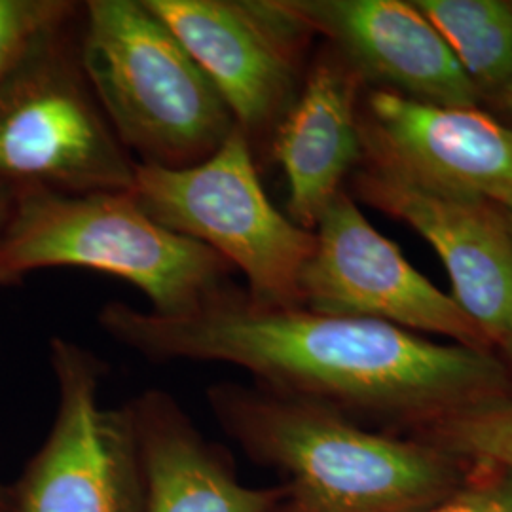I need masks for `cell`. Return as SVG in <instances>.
Instances as JSON below:
<instances>
[{"mask_svg":"<svg viewBox=\"0 0 512 512\" xmlns=\"http://www.w3.org/2000/svg\"><path fill=\"white\" fill-rule=\"evenodd\" d=\"M99 327L148 361L226 363L275 393L342 412L444 416L507 395V368L490 349L435 344L376 319L262 308L230 283L196 310L165 317L109 302Z\"/></svg>","mask_w":512,"mask_h":512,"instance_id":"cell-1","label":"cell"},{"mask_svg":"<svg viewBox=\"0 0 512 512\" xmlns=\"http://www.w3.org/2000/svg\"><path fill=\"white\" fill-rule=\"evenodd\" d=\"M205 397L249 458L287 476L279 512H421L458 494L435 450L366 431L327 404L239 382Z\"/></svg>","mask_w":512,"mask_h":512,"instance_id":"cell-2","label":"cell"},{"mask_svg":"<svg viewBox=\"0 0 512 512\" xmlns=\"http://www.w3.org/2000/svg\"><path fill=\"white\" fill-rule=\"evenodd\" d=\"M46 268L114 275L150 300V311L175 317L196 310L230 285L232 266L192 239L150 219L133 192H14L0 228V287Z\"/></svg>","mask_w":512,"mask_h":512,"instance_id":"cell-3","label":"cell"},{"mask_svg":"<svg viewBox=\"0 0 512 512\" xmlns=\"http://www.w3.org/2000/svg\"><path fill=\"white\" fill-rule=\"evenodd\" d=\"M84 74L137 164H200L238 129L213 82L147 0H88L78 12Z\"/></svg>","mask_w":512,"mask_h":512,"instance_id":"cell-4","label":"cell"},{"mask_svg":"<svg viewBox=\"0 0 512 512\" xmlns=\"http://www.w3.org/2000/svg\"><path fill=\"white\" fill-rule=\"evenodd\" d=\"M78 12L38 33L0 74V184L14 192L133 190L137 160L80 63Z\"/></svg>","mask_w":512,"mask_h":512,"instance_id":"cell-5","label":"cell"},{"mask_svg":"<svg viewBox=\"0 0 512 512\" xmlns=\"http://www.w3.org/2000/svg\"><path fill=\"white\" fill-rule=\"evenodd\" d=\"M131 192L150 219L241 272L253 304L302 308L300 279L313 251V232L270 202L253 145L239 129L200 164H137Z\"/></svg>","mask_w":512,"mask_h":512,"instance_id":"cell-6","label":"cell"},{"mask_svg":"<svg viewBox=\"0 0 512 512\" xmlns=\"http://www.w3.org/2000/svg\"><path fill=\"white\" fill-rule=\"evenodd\" d=\"M52 429L10 486V512H145V478L126 404H101L107 366L73 340L50 342Z\"/></svg>","mask_w":512,"mask_h":512,"instance_id":"cell-7","label":"cell"},{"mask_svg":"<svg viewBox=\"0 0 512 512\" xmlns=\"http://www.w3.org/2000/svg\"><path fill=\"white\" fill-rule=\"evenodd\" d=\"M313 238L300 279L302 308L439 334L467 348H492L452 294L442 293L421 275L401 249L368 222L346 190L317 220Z\"/></svg>","mask_w":512,"mask_h":512,"instance_id":"cell-8","label":"cell"},{"mask_svg":"<svg viewBox=\"0 0 512 512\" xmlns=\"http://www.w3.org/2000/svg\"><path fill=\"white\" fill-rule=\"evenodd\" d=\"M183 42L255 145L300 92L298 61L310 31L283 0H147Z\"/></svg>","mask_w":512,"mask_h":512,"instance_id":"cell-9","label":"cell"},{"mask_svg":"<svg viewBox=\"0 0 512 512\" xmlns=\"http://www.w3.org/2000/svg\"><path fill=\"white\" fill-rule=\"evenodd\" d=\"M359 128L363 167L444 194L494 203L512 196V128L476 107L378 88L359 107Z\"/></svg>","mask_w":512,"mask_h":512,"instance_id":"cell-10","label":"cell"},{"mask_svg":"<svg viewBox=\"0 0 512 512\" xmlns=\"http://www.w3.org/2000/svg\"><path fill=\"white\" fill-rule=\"evenodd\" d=\"M353 198L403 220L429 241L450 275L452 298L490 344L512 342V234L497 203L444 194L382 171H353Z\"/></svg>","mask_w":512,"mask_h":512,"instance_id":"cell-11","label":"cell"},{"mask_svg":"<svg viewBox=\"0 0 512 512\" xmlns=\"http://www.w3.org/2000/svg\"><path fill=\"white\" fill-rule=\"evenodd\" d=\"M310 33L329 38L363 80L421 103L476 107L482 97L435 27L404 0H283Z\"/></svg>","mask_w":512,"mask_h":512,"instance_id":"cell-12","label":"cell"},{"mask_svg":"<svg viewBox=\"0 0 512 512\" xmlns=\"http://www.w3.org/2000/svg\"><path fill=\"white\" fill-rule=\"evenodd\" d=\"M363 78L330 48L306 74L270 148L287 186V217L311 230L363 158L359 90Z\"/></svg>","mask_w":512,"mask_h":512,"instance_id":"cell-13","label":"cell"},{"mask_svg":"<svg viewBox=\"0 0 512 512\" xmlns=\"http://www.w3.org/2000/svg\"><path fill=\"white\" fill-rule=\"evenodd\" d=\"M145 478V512H277L283 488L239 480L224 446L207 439L164 389L126 403Z\"/></svg>","mask_w":512,"mask_h":512,"instance_id":"cell-14","label":"cell"},{"mask_svg":"<svg viewBox=\"0 0 512 512\" xmlns=\"http://www.w3.org/2000/svg\"><path fill=\"white\" fill-rule=\"evenodd\" d=\"M480 95L512 80V6L503 0H412Z\"/></svg>","mask_w":512,"mask_h":512,"instance_id":"cell-15","label":"cell"},{"mask_svg":"<svg viewBox=\"0 0 512 512\" xmlns=\"http://www.w3.org/2000/svg\"><path fill=\"white\" fill-rule=\"evenodd\" d=\"M439 420L440 439L450 450L512 473V399L507 395L459 408Z\"/></svg>","mask_w":512,"mask_h":512,"instance_id":"cell-16","label":"cell"},{"mask_svg":"<svg viewBox=\"0 0 512 512\" xmlns=\"http://www.w3.org/2000/svg\"><path fill=\"white\" fill-rule=\"evenodd\" d=\"M76 8L69 0H0V74L38 33Z\"/></svg>","mask_w":512,"mask_h":512,"instance_id":"cell-17","label":"cell"},{"mask_svg":"<svg viewBox=\"0 0 512 512\" xmlns=\"http://www.w3.org/2000/svg\"><path fill=\"white\" fill-rule=\"evenodd\" d=\"M421 512H512V473L458 492Z\"/></svg>","mask_w":512,"mask_h":512,"instance_id":"cell-18","label":"cell"},{"mask_svg":"<svg viewBox=\"0 0 512 512\" xmlns=\"http://www.w3.org/2000/svg\"><path fill=\"white\" fill-rule=\"evenodd\" d=\"M494 99L499 110L512 122V80L501 92L495 93Z\"/></svg>","mask_w":512,"mask_h":512,"instance_id":"cell-19","label":"cell"},{"mask_svg":"<svg viewBox=\"0 0 512 512\" xmlns=\"http://www.w3.org/2000/svg\"><path fill=\"white\" fill-rule=\"evenodd\" d=\"M12 200H14V190H10L8 186L0 184V228H2L4 220L8 217V211L12 207Z\"/></svg>","mask_w":512,"mask_h":512,"instance_id":"cell-20","label":"cell"},{"mask_svg":"<svg viewBox=\"0 0 512 512\" xmlns=\"http://www.w3.org/2000/svg\"><path fill=\"white\" fill-rule=\"evenodd\" d=\"M0 512H10V486L0 484Z\"/></svg>","mask_w":512,"mask_h":512,"instance_id":"cell-21","label":"cell"},{"mask_svg":"<svg viewBox=\"0 0 512 512\" xmlns=\"http://www.w3.org/2000/svg\"><path fill=\"white\" fill-rule=\"evenodd\" d=\"M497 205L503 209V213H505V217H507V222H509V228H511L512 234V196H507V198L499 200Z\"/></svg>","mask_w":512,"mask_h":512,"instance_id":"cell-22","label":"cell"},{"mask_svg":"<svg viewBox=\"0 0 512 512\" xmlns=\"http://www.w3.org/2000/svg\"><path fill=\"white\" fill-rule=\"evenodd\" d=\"M503 351L509 355V359L512 361V342L509 344V346H507V348L503 349Z\"/></svg>","mask_w":512,"mask_h":512,"instance_id":"cell-23","label":"cell"},{"mask_svg":"<svg viewBox=\"0 0 512 512\" xmlns=\"http://www.w3.org/2000/svg\"><path fill=\"white\" fill-rule=\"evenodd\" d=\"M511 6H512V2H511Z\"/></svg>","mask_w":512,"mask_h":512,"instance_id":"cell-24","label":"cell"}]
</instances>
